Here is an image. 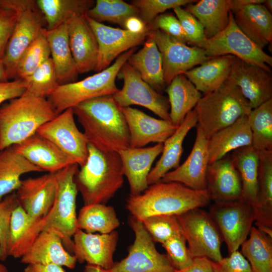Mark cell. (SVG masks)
<instances>
[{
	"instance_id": "38",
	"label": "cell",
	"mask_w": 272,
	"mask_h": 272,
	"mask_svg": "<svg viewBox=\"0 0 272 272\" xmlns=\"http://www.w3.org/2000/svg\"><path fill=\"white\" fill-rule=\"evenodd\" d=\"M42 172L44 171L29 162L13 146L0 151V200L16 191L23 174Z\"/></svg>"
},
{
	"instance_id": "24",
	"label": "cell",
	"mask_w": 272,
	"mask_h": 272,
	"mask_svg": "<svg viewBox=\"0 0 272 272\" xmlns=\"http://www.w3.org/2000/svg\"><path fill=\"white\" fill-rule=\"evenodd\" d=\"M163 149V143H158L152 147L129 148L118 152L124 176L129 185L130 194H139L147 188V179L151 167Z\"/></svg>"
},
{
	"instance_id": "62",
	"label": "cell",
	"mask_w": 272,
	"mask_h": 272,
	"mask_svg": "<svg viewBox=\"0 0 272 272\" xmlns=\"http://www.w3.org/2000/svg\"><path fill=\"white\" fill-rule=\"evenodd\" d=\"M0 272H9L7 267L0 260Z\"/></svg>"
},
{
	"instance_id": "30",
	"label": "cell",
	"mask_w": 272,
	"mask_h": 272,
	"mask_svg": "<svg viewBox=\"0 0 272 272\" xmlns=\"http://www.w3.org/2000/svg\"><path fill=\"white\" fill-rule=\"evenodd\" d=\"M58 85L75 82L79 74L70 47L67 24L44 31Z\"/></svg>"
},
{
	"instance_id": "53",
	"label": "cell",
	"mask_w": 272,
	"mask_h": 272,
	"mask_svg": "<svg viewBox=\"0 0 272 272\" xmlns=\"http://www.w3.org/2000/svg\"><path fill=\"white\" fill-rule=\"evenodd\" d=\"M17 15L13 10H0V59H3L9 40L13 33Z\"/></svg>"
},
{
	"instance_id": "1",
	"label": "cell",
	"mask_w": 272,
	"mask_h": 272,
	"mask_svg": "<svg viewBox=\"0 0 272 272\" xmlns=\"http://www.w3.org/2000/svg\"><path fill=\"white\" fill-rule=\"evenodd\" d=\"M89 144L104 151L130 148V137L122 107L112 95L93 98L73 108Z\"/></svg>"
},
{
	"instance_id": "19",
	"label": "cell",
	"mask_w": 272,
	"mask_h": 272,
	"mask_svg": "<svg viewBox=\"0 0 272 272\" xmlns=\"http://www.w3.org/2000/svg\"><path fill=\"white\" fill-rule=\"evenodd\" d=\"M192 149L186 160L177 168L166 173L160 181L177 182L194 190L207 189L206 173L209 164L208 140L197 124Z\"/></svg>"
},
{
	"instance_id": "27",
	"label": "cell",
	"mask_w": 272,
	"mask_h": 272,
	"mask_svg": "<svg viewBox=\"0 0 272 272\" xmlns=\"http://www.w3.org/2000/svg\"><path fill=\"white\" fill-rule=\"evenodd\" d=\"M44 218H35L19 205L14 211L7 244L8 256L21 258L31 248L42 231Z\"/></svg>"
},
{
	"instance_id": "21",
	"label": "cell",
	"mask_w": 272,
	"mask_h": 272,
	"mask_svg": "<svg viewBox=\"0 0 272 272\" xmlns=\"http://www.w3.org/2000/svg\"><path fill=\"white\" fill-rule=\"evenodd\" d=\"M130 137V148H143L153 142L163 143L176 130L171 121L157 119L131 107H122Z\"/></svg>"
},
{
	"instance_id": "14",
	"label": "cell",
	"mask_w": 272,
	"mask_h": 272,
	"mask_svg": "<svg viewBox=\"0 0 272 272\" xmlns=\"http://www.w3.org/2000/svg\"><path fill=\"white\" fill-rule=\"evenodd\" d=\"M73 108H70L44 123L37 131L52 142L80 167L86 162L88 142L78 129Z\"/></svg>"
},
{
	"instance_id": "18",
	"label": "cell",
	"mask_w": 272,
	"mask_h": 272,
	"mask_svg": "<svg viewBox=\"0 0 272 272\" xmlns=\"http://www.w3.org/2000/svg\"><path fill=\"white\" fill-rule=\"evenodd\" d=\"M118 234L113 231L108 234L88 233L78 229L73 237L72 254L77 261L111 269L114 264Z\"/></svg>"
},
{
	"instance_id": "54",
	"label": "cell",
	"mask_w": 272,
	"mask_h": 272,
	"mask_svg": "<svg viewBox=\"0 0 272 272\" xmlns=\"http://www.w3.org/2000/svg\"><path fill=\"white\" fill-rule=\"evenodd\" d=\"M26 82L20 79L0 81V106L10 100L22 96L27 89Z\"/></svg>"
},
{
	"instance_id": "46",
	"label": "cell",
	"mask_w": 272,
	"mask_h": 272,
	"mask_svg": "<svg viewBox=\"0 0 272 272\" xmlns=\"http://www.w3.org/2000/svg\"><path fill=\"white\" fill-rule=\"evenodd\" d=\"M141 221L153 240L162 244L171 237L182 234L180 223L174 215H154Z\"/></svg>"
},
{
	"instance_id": "51",
	"label": "cell",
	"mask_w": 272,
	"mask_h": 272,
	"mask_svg": "<svg viewBox=\"0 0 272 272\" xmlns=\"http://www.w3.org/2000/svg\"><path fill=\"white\" fill-rule=\"evenodd\" d=\"M150 30H160L173 38L184 43H188L185 33L180 21L172 13L161 14L148 25Z\"/></svg>"
},
{
	"instance_id": "47",
	"label": "cell",
	"mask_w": 272,
	"mask_h": 272,
	"mask_svg": "<svg viewBox=\"0 0 272 272\" xmlns=\"http://www.w3.org/2000/svg\"><path fill=\"white\" fill-rule=\"evenodd\" d=\"M193 0H133L130 4L139 11V17L147 25L166 10L196 2Z\"/></svg>"
},
{
	"instance_id": "49",
	"label": "cell",
	"mask_w": 272,
	"mask_h": 272,
	"mask_svg": "<svg viewBox=\"0 0 272 272\" xmlns=\"http://www.w3.org/2000/svg\"><path fill=\"white\" fill-rule=\"evenodd\" d=\"M19 205L16 192L6 195L0 200V260L8 257L7 244L12 216Z\"/></svg>"
},
{
	"instance_id": "12",
	"label": "cell",
	"mask_w": 272,
	"mask_h": 272,
	"mask_svg": "<svg viewBox=\"0 0 272 272\" xmlns=\"http://www.w3.org/2000/svg\"><path fill=\"white\" fill-rule=\"evenodd\" d=\"M209 213L216 223L229 254L238 250L255 221L253 207L242 198L214 202Z\"/></svg>"
},
{
	"instance_id": "45",
	"label": "cell",
	"mask_w": 272,
	"mask_h": 272,
	"mask_svg": "<svg viewBox=\"0 0 272 272\" xmlns=\"http://www.w3.org/2000/svg\"><path fill=\"white\" fill-rule=\"evenodd\" d=\"M25 81L27 85L25 93L47 98L58 85L51 57L45 60Z\"/></svg>"
},
{
	"instance_id": "32",
	"label": "cell",
	"mask_w": 272,
	"mask_h": 272,
	"mask_svg": "<svg viewBox=\"0 0 272 272\" xmlns=\"http://www.w3.org/2000/svg\"><path fill=\"white\" fill-rule=\"evenodd\" d=\"M256 227L272 236V150L259 151Z\"/></svg>"
},
{
	"instance_id": "50",
	"label": "cell",
	"mask_w": 272,
	"mask_h": 272,
	"mask_svg": "<svg viewBox=\"0 0 272 272\" xmlns=\"http://www.w3.org/2000/svg\"><path fill=\"white\" fill-rule=\"evenodd\" d=\"M185 33L188 43L201 48L206 38L203 28L200 22L191 14L181 7L173 9Z\"/></svg>"
},
{
	"instance_id": "42",
	"label": "cell",
	"mask_w": 272,
	"mask_h": 272,
	"mask_svg": "<svg viewBox=\"0 0 272 272\" xmlns=\"http://www.w3.org/2000/svg\"><path fill=\"white\" fill-rule=\"evenodd\" d=\"M252 146L258 151L272 150V99L252 109L247 115Z\"/></svg>"
},
{
	"instance_id": "61",
	"label": "cell",
	"mask_w": 272,
	"mask_h": 272,
	"mask_svg": "<svg viewBox=\"0 0 272 272\" xmlns=\"http://www.w3.org/2000/svg\"><path fill=\"white\" fill-rule=\"evenodd\" d=\"M262 5L266 8V9L271 13L272 12V1L271 0H264V2Z\"/></svg>"
},
{
	"instance_id": "16",
	"label": "cell",
	"mask_w": 272,
	"mask_h": 272,
	"mask_svg": "<svg viewBox=\"0 0 272 272\" xmlns=\"http://www.w3.org/2000/svg\"><path fill=\"white\" fill-rule=\"evenodd\" d=\"M86 19L96 38L98 54L94 71L100 72L127 50L143 44L148 37L150 27L143 32L134 33L125 29L111 27L97 22L86 15Z\"/></svg>"
},
{
	"instance_id": "11",
	"label": "cell",
	"mask_w": 272,
	"mask_h": 272,
	"mask_svg": "<svg viewBox=\"0 0 272 272\" xmlns=\"http://www.w3.org/2000/svg\"><path fill=\"white\" fill-rule=\"evenodd\" d=\"M128 223L134 233V240L127 255L115 262L111 272H174L166 254L156 249L155 242L141 221L130 216Z\"/></svg>"
},
{
	"instance_id": "59",
	"label": "cell",
	"mask_w": 272,
	"mask_h": 272,
	"mask_svg": "<svg viewBox=\"0 0 272 272\" xmlns=\"http://www.w3.org/2000/svg\"><path fill=\"white\" fill-rule=\"evenodd\" d=\"M84 272H111V271L110 269H106L98 266L87 264L85 266Z\"/></svg>"
},
{
	"instance_id": "41",
	"label": "cell",
	"mask_w": 272,
	"mask_h": 272,
	"mask_svg": "<svg viewBox=\"0 0 272 272\" xmlns=\"http://www.w3.org/2000/svg\"><path fill=\"white\" fill-rule=\"evenodd\" d=\"M119 225L114 209L105 204L84 205L77 216V228L88 233L108 234Z\"/></svg>"
},
{
	"instance_id": "29",
	"label": "cell",
	"mask_w": 272,
	"mask_h": 272,
	"mask_svg": "<svg viewBox=\"0 0 272 272\" xmlns=\"http://www.w3.org/2000/svg\"><path fill=\"white\" fill-rule=\"evenodd\" d=\"M195 109L190 111L175 131L163 143L162 155L148 176L149 185L159 181L166 173L180 165L183 143L189 131L197 124Z\"/></svg>"
},
{
	"instance_id": "31",
	"label": "cell",
	"mask_w": 272,
	"mask_h": 272,
	"mask_svg": "<svg viewBox=\"0 0 272 272\" xmlns=\"http://www.w3.org/2000/svg\"><path fill=\"white\" fill-rule=\"evenodd\" d=\"M250 146L252 134L247 115H244L208 139L209 164L222 159L230 152Z\"/></svg>"
},
{
	"instance_id": "40",
	"label": "cell",
	"mask_w": 272,
	"mask_h": 272,
	"mask_svg": "<svg viewBox=\"0 0 272 272\" xmlns=\"http://www.w3.org/2000/svg\"><path fill=\"white\" fill-rule=\"evenodd\" d=\"M241 253L252 272H272V237L252 226L249 237L241 244Z\"/></svg>"
},
{
	"instance_id": "2",
	"label": "cell",
	"mask_w": 272,
	"mask_h": 272,
	"mask_svg": "<svg viewBox=\"0 0 272 272\" xmlns=\"http://www.w3.org/2000/svg\"><path fill=\"white\" fill-rule=\"evenodd\" d=\"M210 201L207 189L194 190L179 182L159 181L139 194H129L126 208L131 216L142 221L154 215L177 216L206 207Z\"/></svg>"
},
{
	"instance_id": "33",
	"label": "cell",
	"mask_w": 272,
	"mask_h": 272,
	"mask_svg": "<svg viewBox=\"0 0 272 272\" xmlns=\"http://www.w3.org/2000/svg\"><path fill=\"white\" fill-rule=\"evenodd\" d=\"M143 44L142 48L133 53L127 62L145 82L162 94L166 84L161 54L150 33Z\"/></svg>"
},
{
	"instance_id": "26",
	"label": "cell",
	"mask_w": 272,
	"mask_h": 272,
	"mask_svg": "<svg viewBox=\"0 0 272 272\" xmlns=\"http://www.w3.org/2000/svg\"><path fill=\"white\" fill-rule=\"evenodd\" d=\"M20 261L26 264H54L70 269L74 268L77 262L66 249L60 236L48 230H42Z\"/></svg>"
},
{
	"instance_id": "39",
	"label": "cell",
	"mask_w": 272,
	"mask_h": 272,
	"mask_svg": "<svg viewBox=\"0 0 272 272\" xmlns=\"http://www.w3.org/2000/svg\"><path fill=\"white\" fill-rule=\"evenodd\" d=\"M95 3L92 0L36 1L48 30L66 23L74 17L86 15Z\"/></svg>"
},
{
	"instance_id": "63",
	"label": "cell",
	"mask_w": 272,
	"mask_h": 272,
	"mask_svg": "<svg viewBox=\"0 0 272 272\" xmlns=\"http://www.w3.org/2000/svg\"><path fill=\"white\" fill-rule=\"evenodd\" d=\"M1 9H2V8L0 7V10H1Z\"/></svg>"
},
{
	"instance_id": "37",
	"label": "cell",
	"mask_w": 272,
	"mask_h": 272,
	"mask_svg": "<svg viewBox=\"0 0 272 272\" xmlns=\"http://www.w3.org/2000/svg\"><path fill=\"white\" fill-rule=\"evenodd\" d=\"M230 156L241 179V198L255 210L258 200L259 151L252 146L244 147L233 151Z\"/></svg>"
},
{
	"instance_id": "36",
	"label": "cell",
	"mask_w": 272,
	"mask_h": 272,
	"mask_svg": "<svg viewBox=\"0 0 272 272\" xmlns=\"http://www.w3.org/2000/svg\"><path fill=\"white\" fill-rule=\"evenodd\" d=\"M170 105V121L178 127L202 97L184 74L175 77L165 89Z\"/></svg>"
},
{
	"instance_id": "8",
	"label": "cell",
	"mask_w": 272,
	"mask_h": 272,
	"mask_svg": "<svg viewBox=\"0 0 272 272\" xmlns=\"http://www.w3.org/2000/svg\"><path fill=\"white\" fill-rule=\"evenodd\" d=\"M78 169L79 165L74 164L54 173L57 181L55 199L51 209L43 217V230L52 231L58 234L71 254L73 237L77 229L76 201L78 191L74 177Z\"/></svg>"
},
{
	"instance_id": "9",
	"label": "cell",
	"mask_w": 272,
	"mask_h": 272,
	"mask_svg": "<svg viewBox=\"0 0 272 272\" xmlns=\"http://www.w3.org/2000/svg\"><path fill=\"white\" fill-rule=\"evenodd\" d=\"M191 256L206 257L217 262L223 257L221 233L210 214L196 208L176 216Z\"/></svg>"
},
{
	"instance_id": "35",
	"label": "cell",
	"mask_w": 272,
	"mask_h": 272,
	"mask_svg": "<svg viewBox=\"0 0 272 272\" xmlns=\"http://www.w3.org/2000/svg\"><path fill=\"white\" fill-rule=\"evenodd\" d=\"M232 8V0H201L186 5L185 9L200 22L206 39H209L227 26Z\"/></svg>"
},
{
	"instance_id": "25",
	"label": "cell",
	"mask_w": 272,
	"mask_h": 272,
	"mask_svg": "<svg viewBox=\"0 0 272 272\" xmlns=\"http://www.w3.org/2000/svg\"><path fill=\"white\" fill-rule=\"evenodd\" d=\"M13 146L29 162L48 173H55L76 164L54 144L37 133Z\"/></svg>"
},
{
	"instance_id": "28",
	"label": "cell",
	"mask_w": 272,
	"mask_h": 272,
	"mask_svg": "<svg viewBox=\"0 0 272 272\" xmlns=\"http://www.w3.org/2000/svg\"><path fill=\"white\" fill-rule=\"evenodd\" d=\"M236 25L263 49L272 42V15L262 4H250L231 10Z\"/></svg>"
},
{
	"instance_id": "13",
	"label": "cell",
	"mask_w": 272,
	"mask_h": 272,
	"mask_svg": "<svg viewBox=\"0 0 272 272\" xmlns=\"http://www.w3.org/2000/svg\"><path fill=\"white\" fill-rule=\"evenodd\" d=\"M117 77L123 80V85L121 89L112 96L120 106L140 105L161 119L170 121L168 98L145 82L127 62L121 67Z\"/></svg>"
},
{
	"instance_id": "44",
	"label": "cell",
	"mask_w": 272,
	"mask_h": 272,
	"mask_svg": "<svg viewBox=\"0 0 272 272\" xmlns=\"http://www.w3.org/2000/svg\"><path fill=\"white\" fill-rule=\"evenodd\" d=\"M50 57L49 44L43 32L20 57L16 67V79L26 80Z\"/></svg>"
},
{
	"instance_id": "58",
	"label": "cell",
	"mask_w": 272,
	"mask_h": 272,
	"mask_svg": "<svg viewBox=\"0 0 272 272\" xmlns=\"http://www.w3.org/2000/svg\"><path fill=\"white\" fill-rule=\"evenodd\" d=\"M264 2V0H232V10L250 4H262Z\"/></svg>"
},
{
	"instance_id": "20",
	"label": "cell",
	"mask_w": 272,
	"mask_h": 272,
	"mask_svg": "<svg viewBox=\"0 0 272 272\" xmlns=\"http://www.w3.org/2000/svg\"><path fill=\"white\" fill-rule=\"evenodd\" d=\"M56 189L54 173H47L22 180L15 192L24 211L30 216L39 218L46 216L51 209Z\"/></svg>"
},
{
	"instance_id": "6",
	"label": "cell",
	"mask_w": 272,
	"mask_h": 272,
	"mask_svg": "<svg viewBox=\"0 0 272 272\" xmlns=\"http://www.w3.org/2000/svg\"><path fill=\"white\" fill-rule=\"evenodd\" d=\"M136 50L137 47H134L123 53L111 65L92 76L56 86L47 98L56 114L84 101L116 93L119 90L115 83L117 75Z\"/></svg>"
},
{
	"instance_id": "15",
	"label": "cell",
	"mask_w": 272,
	"mask_h": 272,
	"mask_svg": "<svg viewBox=\"0 0 272 272\" xmlns=\"http://www.w3.org/2000/svg\"><path fill=\"white\" fill-rule=\"evenodd\" d=\"M149 33L162 55L166 85H168L178 75L183 74L211 58L206 55L202 48L189 46L160 30H150Z\"/></svg>"
},
{
	"instance_id": "34",
	"label": "cell",
	"mask_w": 272,
	"mask_h": 272,
	"mask_svg": "<svg viewBox=\"0 0 272 272\" xmlns=\"http://www.w3.org/2000/svg\"><path fill=\"white\" fill-rule=\"evenodd\" d=\"M236 57L222 55L210 58L183 74L204 94L218 88L228 79Z\"/></svg>"
},
{
	"instance_id": "52",
	"label": "cell",
	"mask_w": 272,
	"mask_h": 272,
	"mask_svg": "<svg viewBox=\"0 0 272 272\" xmlns=\"http://www.w3.org/2000/svg\"><path fill=\"white\" fill-rule=\"evenodd\" d=\"M229 254L219 261H212L214 272H252L248 261L240 251L236 250Z\"/></svg>"
},
{
	"instance_id": "48",
	"label": "cell",
	"mask_w": 272,
	"mask_h": 272,
	"mask_svg": "<svg viewBox=\"0 0 272 272\" xmlns=\"http://www.w3.org/2000/svg\"><path fill=\"white\" fill-rule=\"evenodd\" d=\"M182 234L176 235L162 244L166 256L174 270H182L193 262Z\"/></svg>"
},
{
	"instance_id": "57",
	"label": "cell",
	"mask_w": 272,
	"mask_h": 272,
	"mask_svg": "<svg viewBox=\"0 0 272 272\" xmlns=\"http://www.w3.org/2000/svg\"><path fill=\"white\" fill-rule=\"evenodd\" d=\"M149 28L139 17L135 16L128 18L124 25V29L134 33L143 32Z\"/></svg>"
},
{
	"instance_id": "7",
	"label": "cell",
	"mask_w": 272,
	"mask_h": 272,
	"mask_svg": "<svg viewBox=\"0 0 272 272\" xmlns=\"http://www.w3.org/2000/svg\"><path fill=\"white\" fill-rule=\"evenodd\" d=\"M0 7L13 10L16 21L3 58L8 80L16 79V67L25 50L46 29L44 17L36 1L0 0Z\"/></svg>"
},
{
	"instance_id": "60",
	"label": "cell",
	"mask_w": 272,
	"mask_h": 272,
	"mask_svg": "<svg viewBox=\"0 0 272 272\" xmlns=\"http://www.w3.org/2000/svg\"><path fill=\"white\" fill-rule=\"evenodd\" d=\"M8 81L9 80H8L6 74L3 59H0V81L5 82Z\"/></svg>"
},
{
	"instance_id": "10",
	"label": "cell",
	"mask_w": 272,
	"mask_h": 272,
	"mask_svg": "<svg viewBox=\"0 0 272 272\" xmlns=\"http://www.w3.org/2000/svg\"><path fill=\"white\" fill-rule=\"evenodd\" d=\"M201 48L209 58L231 55L271 72L272 57L239 29L231 11L226 28L214 37L206 39Z\"/></svg>"
},
{
	"instance_id": "3",
	"label": "cell",
	"mask_w": 272,
	"mask_h": 272,
	"mask_svg": "<svg viewBox=\"0 0 272 272\" xmlns=\"http://www.w3.org/2000/svg\"><path fill=\"white\" fill-rule=\"evenodd\" d=\"M86 163L74 181L84 205L106 204L123 185L124 174L117 152L100 150L88 143Z\"/></svg>"
},
{
	"instance_id": "17",
	"label": "cell",
	"mask_w": 272,
	"mask_h": 272,
	"mask_svg": "<svg viewBox=\"0 0 272 272\" xmlns=\"http://www.w3.org/2000/svg\"><path fill=\"white\" fill-rule=\"evenodd\" d=\"M240 89L252 109L272 99L271 72L237 57L227 79Z\"/></svg>"
},
{
	"instance_id": "5",
	"label": "cell",
	"mask_w": 272,
	"mask_h": 272,
	"mask_svg": "<svg viewBox=\"0 0 272 272\" xmlns=\"http://www.w3.org/2000/svg\"><path fill=\"white\" fill-rule=\"evenodd\" d=\"M194 109L197 124L208 140L252 110L239 87L228 79L217 89L202 96Z\"/></svg>"
},
{
	"instance_id": "43",
	"label": "cell",
	"mask_w": 272,
	"mask_h": 272,
	"mask_svg": "<svg viewBox=\"0 0 272 272\" xmlns=\"http://www.w3.org/2000/svg\"><path fill=\"white\" fill-rule=\"evenodd\" d=\"M138 9L122 0H97L86 15L101 23L108 21L124 28L126 20L131 17H139Z\"/></svg>"
},
{
	"instance_id": "56",
	"label": "cell",
	"mask_w": 272,
	"mask_h": 272,
	"mask_svg": "<svg viewBox=\"0 0 272 272\" xmlns=\"http://www.w3.org/2000/svg\"><path fill=\"white\" fill-rule=\"evenodd\" d=\"M23 272H65L62 266L54 264H29Z\"/></svg>"
},
{
	"instance_id": "4",
	"label": "cell",
	"mask_w": 272,
	"mask_h": 272,
	"mask_svg": "<svg viewBox=\"0 0 272 272\" xmlns=\"http://www.w3.org/2000/svg\"><path fill=\"white\" fill-rule=\"evenodd\" d=\"M57 114L47 98L26 93L0 106V151L21 143Z\"/></svg>"
},
{
	"instance_id": "55",
	"label": "cell",
	"mask_w": 272,
	"mask_h": 272,
	"mask_svg": "<svg viewBox=\"0 0 272 272\" xmlns=\"http://www.w3.org/2000/svg\"><path fill=\"white\" fill-rule=\"evenodd\" d=\"M174 272H214L212 261L208 258L196 257L193 258L192 264L182 270H174Z\"/></svg>"
},
{
	"instance_id": "23",
	"label": "cell",
	"mask_w": 272,
	"mask_h": 272,
	"mask_svg": "<svg viewBox=\"0 0 272 272\" xmlns=\"http://www.w3.org/2000/svg\"><path fill=\"white\" fill-rule=\"evenodd\" d=\"M206 183L211 200L223 202L241 198V179L230 155L208 165Z\"/></svg>"
},
{
	"instance_id": "22",
	"label": "cell",
	"mask_w": 272,
	"mask_h": 272,
	"mask_svg": "<svg viewBox=\"0 0 272 272\" xmlns=\"http://www.w3.org/2000/svg\"><path fill=\"white\" fill-rule=\"evenodd\" d=\"M66 24L70 47L78 73L94 71L98 45L86 15L74 17Z\"/></svg>"
}]
</instances>
